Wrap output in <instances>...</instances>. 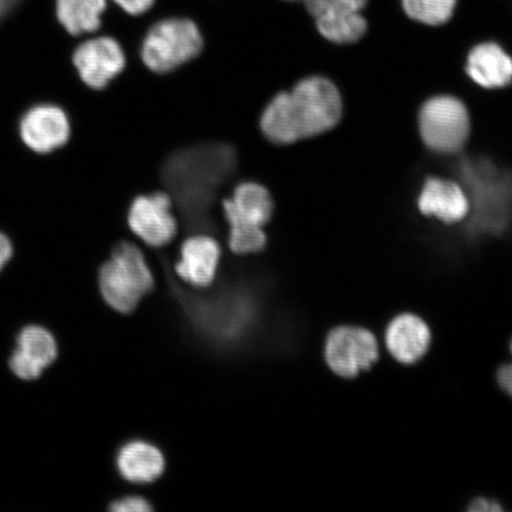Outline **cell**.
<instances>
[{
	"mask_svg": "<svg viewBox=\"0 0 512 512\" xmlns=\"http://www.w3.org/2000/svg\"><path fill=\"white\" fill-rule=\"evenodd\" d=\"M307 11L315 19L317 30L325 40L335 44H352L366 35V18L343 4L341 0H304Z\"/></svg>",
	"mask_w": 512,
	"mask_h": 512,
	"instance_id": "obj_10",
	"label": "cell"
},
{
	"mask_svg": "<svg viewBox=\"0 0 512 512\" xmlns=\"http://www.w3.org/2000/svg\"><path fill=\"white\" fill-rule=\"evenodd\" d=\"M325 360L338 376L354 379L379 360V344L367 329L339 326L326 338Z\"/></svg>",
	"mask_w": 512,
	"mask_h": 512,
	"instance_id": "obj_7",
	"label": "cell"
},
{
	"mask_svg": "<svg viewBox=\"0 0 512 512\" xmlns=\"http://www.w3.org/2000/svg\"><path fill=\"white\" fill-rule=\"evenodd\" d=\"M288 2H296V0H288Z\"/></svg>",
	"mask_w": 512,
	"mask_h": 512,
	"instance_id": "obj_27",
	"label": "cell"
},
{
	"mask_svg": "<svg viewBox=\"0 0 512 512\" xmlns=\"http://www.w3.org/2000/svg\"><path fill=\"white\" fill-rule=\"evenodd\" d=\"M111 510L115 512H147L151 511L152 507L144 498L126 497L114 502Z\"/></svg>",
	"mask_w": 512,
	"mask_h": 512,
	"instance_id": "obj_20",
	"label": "cell"
},
{
	"mask_svg": "<svg viewBox=\"0 0 512 512\" xmlns=\"http://www.w3.org/2000/svg\"><path fill=\"white\" fill-rule=\"evenodd\" d=\"M229 226V247L235 254L259 253L266 247L265 226L271 221L274 202L264 185L243 182L222 203Z\"/></svg>",
	"mask_w": 512,
	"mask_h": 512,
	"instance_id": "obj_3",
	"label": "cell"
},
{
	"mask_svg": "<svg viewBox=\"0 0 512 512\" xmlns=\"http://www.w3.org/2000/svg\"><path fill=\"white\" fill-rule=\"evenodd\" d=\"M57 357V344L47 329L30 325L19 332L17 349L10 358V368L19 379H38L43 370L54 363Z\"/></svg>",
	"mask_w": 512,
	"mask_h": 512,
	"instance_id": "obj_11",
	"label": "cell"
},
{
	"mask_svg": "<svg viewBox=\"0 0 512 512\" xmlns=\"http://www.w3.org/2000/svg\"><path fill=\"white\" fill-rule=\"evenodd\" d=\"M24 143L38 153L59 149L68 142L70 126L66 113L56 106L32 108L22 120Z\"/></svg>",
	"mask_w": 512,
	"mask_h": 512,
	"instance_id": "obj_13",
	"label": "cell"
},
{
	"mask_svg": "<svg viewBox=\"0 0 512 512\" xmlns=\"http://www.w3.org/2000/svg\"><path fill=\"white\" fill-rule=\"evenodd\" d=\"M12 256V246L11 242L8 238L2 233H0V271L3 270V267L8 264V261Z\"/></svg>",
	"mask_w": 512,
	"mask_h": 512,
	"instance_id": "obj_24",
	"label": "cell"
},
{
	"mask_svg": "<svg viewBox=\"0 0 512 512\" xmlns=\"http://www.w3.org/2000/svg\"><path fill=\"white\" fill-rule=\"evenodd\" d=\"M341 2L349 6L351 9L362 11L364 8H366L368 0H341Z\"/></svg>",
	"mask_w": 512,
	"mask_h": 512,
	"instance_id": "obj_26",
	"label": "cell"
},
{
	"mask_svg": "<svg viewBox=\"0 0 512 512\" xmlns=\"http://www.w3.org/2000/svg\"><path fill=\"white\" fill-rule=\"evenodd\" d=\"M235 153L227 145H203L170 158L164 182L174 192L187 219H207L215 194L232 174Z\"/></svg>",
	"mask_w": 512,
	"mask_h": 512,
	"instance_id": "obj_2",
	"label": "cell"
},
{
	"mask_svg": "<svg viewBox=\"0 0 512 512\" xmlns=\"http://www.w3.org/2000/svg\"><path fill=\"white\" fill-rule=\"evenodd\" d=\"M221 248L209 235L191 236L183 243L176 273L185 283L207 287L213 283L219 268Z\"/></svg>",
	"mask_w": 512,
	"mask_h": 512,
	"instance_id": "obj_14",
	"label": "cell"
},
{
	"mask_svg": "<svg viewBox=\"0 0 512 512\" xmlns=\"http://www.w3.org/2000/svg\"><path fill=\"white\" fill-rule=\"evenodd\" d=\"M342 117L343 99L335 83L310 76L274 96L261 114L260 128L271 143L288 145L331 131Z\"/></svg>",
	"mask_w": 512,
	"mask_h": 512,
	"instance_id": "obj_1",
	"label": "cell"
},
{
	"mask_svg": "<svg viewBox=\"0 0 512 512\" xmlns=\"http://www.w3.org/2000/svg\"><path fill=\"white\" fill-rule=\"evenodd\" d=\"M200 28L189 18H166L147 31L142 44L145 66L157 74H168L202 53Z\"/></svg>",
	"mask_w": 512,
	"mask_h": 512,
	"instance_id": "obj_5",
	"label": "cell"
},
{
	"mask_svg": "<svg viewBox=\"0 0 512 512\" xmlns=\"http://www.w3.org/2000/svg\"><path fill=\"white\" fill-rule=\"evenodd\" d=\"M164 457L158 448L143 441L125 445L118 454V469L128 482L151 483L164 471Z\"/></svg>",
	"mask_w": 512,
	"mask_h": 512,
	"instance_id": "obj_17",
	"label": "cell"
},
{
	"mask_svg": "<svg viewBox=\"0 0 512 512\" xmlns=\"http://www.w3.org/2000/svg\"><path fill=\"white\" fill-rule=\"evenodd\" d=\"M510 352L512 355V339L510 343ZM497 381L499 387H501L510 398H512V363L504 364L503 367L499 368L497 373Z\"/></svg>",
	"mask_w": 512,
	"mask_h": 512,
	"instance_id": "obj_22",
	"label": "cell"
},
{
	"mask_svg": "<svg viewBox=\"0 0 512 512\" xmlns=\"http://www.w3.org/2000/svg\"><path fill=\"white\" fill-rule=\"evenodd\" d=\"M466 73L482 88L508 87L512 83V57L494 42L480 43L467 56Z\"/></svg>",
	"mask_w": 512,
	"mask_h": 512,
	"instance_id": "obj_16",
	"label": "cell"
},
{
	"mask_svg": "<svg viewBox=\"0 0 512 512\" xmlns=\"http://www.w3.org/2000/svg\"><path fill=\"white\" fill-rule=\"evenodd\" d=\"M431 344V330L420 317L403 313L389 323L386 330L387 349L396 361L414 364L426 355Z\"/></svg>",
	"mask_w": 512,
	"mask_h": 512,
	"instance_id": "obj_15",
	"label": "cell"
},
{
	"mask_svg": "<svg viewBox=\"0 0 512 512\" xmlns=\"http://www.w3.org/2000/svg\"><path fill=\"white\" fill-rule=\"evenodd\" d=\"M156 0H114V3L131 16L144 15L149 11Z\"/></svg>",
	"mask_w": 512,
	"mask_h": 512,
	"instance_id": "obj_21",
	"label": "cell"
},
{
	"mask_svg": "<svg viewBox=\"0 0 512 512\" xmlns=\"http://www.w3.org/2000/svg\"><path fill=\"white\" fill-rule=\"evenodd\" d=\"M128 226L146 245H169L176 238L178 230L171 196L156 192L137 197L128 211Z\"/></svg>",
	"mask_w": 512,
	"mask_h": 512,
	"instance_id": "obj_8",
	"label": "cell"
},
{
	"mask_svg": "<svg viewBox=\"0 0 512 512\" xmlns=\"http://www.w3.org/2000/svg\"><path fill=\"white\" fill-rule=\"evenodd\" d=\"M457 0H402L403 11L413 21L438 27L450 21Z\"/></svg>",
	"mask_w": 512,
	"mask_h": 512,
	"instance_id": "obj_19",
	"label": "cell"
},
{
	"mask_svg": "<svg viewBox=\"0 0 512 512\" xmlns=\"http://www.w3.org/2000/svg\"><path fill=\"white\" fill-rule=\"evenodd\" d=\"M73 61L87 86L100 91L123 72L126 56L112 37H96L75 50Z\"/></svg>",
	"mask_w": 512,
	"mask_h": 512,
	"instance_id": "obj_9",
	"label": "cell"
},
{
	"mask_svg": "<svg viewBox=\"0 0 512 512\" xmlns=\"http://www.w3.org/2000/svg\"><path fill=\"white\" fill-rule=\"evenodd\" d=\"M418 208L424 216L454 224L464 221L470 214V201L458 183L450 179L431 177L421 189Z\"/></svg>",
	"mask_w": 512,
	"mask_h": 512,
	"instance_id": "obj_12",
	"label": "cell"
},
{
	"mask_svg": "<svg viewBox=\"0 0 512 512\" xmlns=\"http://www.w3.org/2000/svg\"><path fill=\"white\" fill-rule=\"evenodd\" d=\"M422 143L441 155H454L464 149L471 134L470 113L462 100L437 95L421 106L418 117Z\"/></svg>",
	"mask_w": 512,
	"mask_h": 512,
	"instance_id": "obj_6",
	"label": "cell"
},
{
	"mask_svg": "<svg viewBox=\"0 0 512 512\" xmlns=\"http://www.w3.org/2000/svg\"><path fill=\"white\" fill-rule=\"evenodd\" d=\"M19 0H0V19H2L8 12L14 8Z\"/></svg>",
	"mask_w": 512,
	"mask_h": 512,
	"instance_id": "obj_25",
	"label": "cell"
},
{
	"mask_svg": "<svg viewBox=\"0 0 512 512\" xmlns=\"http://www.w3.org/2000/svg\"><path fill=\"white\" fill-rule=\"evenodd\" d=\"M470 511L483 512V511H502V505L497 502L490 501L486 498H477L473 501L469 508Z\"/></svg>",
	"mask_w": 512,
	"mask_h": 512,
	"instance_id": "obj_23",
	"label": "cell"
},
{
	"mask_svg": "<svg viewBox=\"0 0 512 512\" xmlns=\"http://www.w3.org/2000/svg\"><path fill=\"white\" fill-rule=\"evenodd\" d=\"M106 0H57V18L70 35L95 32L101 27Z\"/></svg>",
	"mask_w": 512,
	"mask_h": 512,
	"instance_id": "obj_18",
	"label": "cell"
},
{
	"mask_svg": "<svg viewBox=\"0 0 512 512\" xmlns=\"http://www.w3.org/2000/svg\"><path fill=\"white\" fill-rule=\"evenodd\" d=\"M102 297L120 313H130L155 286L145 256L132 243L121 242L99 275Z\"/></svg>",
	"mask_w": 512,
	"mask_h": 512,
	"instance_id": "obj_4",
	"label": "cell"
}]
</instances>
